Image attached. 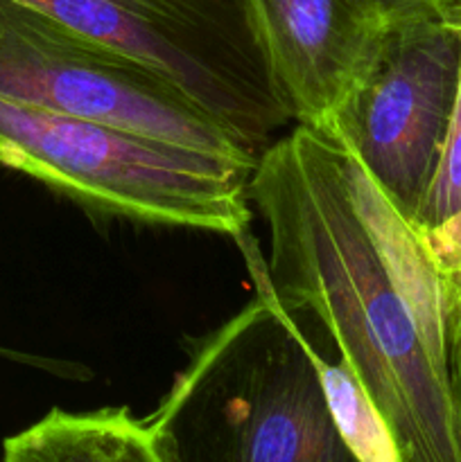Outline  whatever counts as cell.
Instances as JSON below:
<instances>
[{"label":"cell","mask_w":461,"mask_h":462,"mask_svg":"<svg viewBox=\"0 0 461 462\" xmlns=\"http://www.w3.org/2000/svg\"><path fill=\"white\" fill-rule=\"evenodd\" d=\"M265 275L296 323L324 329L402 462H461L443 282L419 233L355 156L296 125L253 167Z\"/></svg>","instance_id":"1"},{"label":"cell","mask_w":461,"mask_h":462,"mask_svg":"<svg viewBox=\"0 0 461 462\" xmlns=\"http://www.w3.org/2000/svg\"><path fill=\"white\" fill-rule=\"evenodd\" d=\"M233 239L256 298L194 346L149 418L179 462H357L310 341L267 282L258 239L249 230Z\"/></svg>","instance_id":"2"},{"label":"cell","mask_w":461,"mask_h":462,"mask_svg":"<svg viewBox=\"0 0 461 462\" xmlns=\"http://www.w3.org/2000/svg\"><path fill=\"white\" fill-rule=\"evenodd\" d=\"M0 165L90 212L147 226L249 230L251 162L226 161L120 126L0 97Z\"/></svg>","instance_id":"3"},{"label":"cell","mask_w":461,"mask_h":462,"mask_svg":"<svg viewBox=\"0 0 461 462\" xmlns=\"http://www.w3.org/2000/svg\"><path fill=\"white\" fill-rule=\"evenodd\" d=\"M174 81L253 158L292 122L242 0H21Z\"/></svg>","instance_id":"4"},{"label":"cell","mask_w":461,"mask_h":462,"mask_svg":"<svg viewBox=\"0 0 461 462\" xmlns=\"http://www.w3.org/2000/svg\"><path fill=\"white\" fill-rule=\"evenodd\" d=\"M0 97L258 162L165 75L21 0H0Z\"/></svg>","instance_id":"5"},{"label":"cell","mask_w":461,"mask_h":462,"mask_svg":"<svg viewBox=\"0 0 461 462\" xmlns=\"http://www.w3.org/2000/svg\"><path fill=\"white\" fill-rule=\"evenodd\" d=\"M459 68V0L396 9L378 52L321 131L360 161L409 221L441 156Z\"/></svg>","instance_id":"6"},{"label":"cell","mask_w":461,"mask_h":462,"mask_svg":"<svg viewBox=\"0 0 461 462\" xmlns=\"http://www.w3.org/2000/svg\"><path fill=\"white\" fill-rule=\"evenodd\" d=\"M271 88L292 122L325 131L371 63L387 0H242Z\"/></svg>","instance_id":"7"},{"label":"cell","mask_w":461,"mask_h":462,"mask_svg":"<svg viewBox=\"0 0 461 462\" xmlns=\"http://www.w3.org/2000/svg\"><path fill=\"white\" fill-rule=\"evenodd\" d=\"M0 462H179L165 431L129 406L52 409L3 440Z\"/></svg>","instance_id":"8"},{"label":"cell","mask_w":461,"mask_h":462,"mask_svg":"<svg viewBox=\"0 0 461 462\" xmlns=\"http://www.w3.org/2000/svg\"><path fill=\"white\" fill-rule=\"evenodd\" d=\"M459 21H461V0H459ZM461 210V68L459 84H456L455 104H452L450 122H447L446 138H443L441 156H438L437 170H434L432 183L425 192L423 203L416 210L414 219L409 221L414 230L437 228L446 219Z\"/></svg>","instance_id":"9"},{"label":"cell","mask_w":461,"mask_h":462,"mask_svg":"<svg viewBox=\"0 0 461 462\" xmlns=\"http://www.w3.org/2000/svg\"><path fill=\"white\" fill-rule=\"evenodd\" d=\"M419 237L441 278L447 305V298L461 289V210L437 228L419 233Z\"/></svg>","instance_id":"10"},{"label":"cell","mask_w":461,"mask_h":462,"mask_svg":"<svg viewBox=\"0 0 461 462\" xmlns=\"http://www.w3.org/2000/svg\"><path fill=\"white\" fill-rule=\"evenodd\" d=\"M450 370H452V388H455V397L461 413V332L450 341Z\"/></svg>","instance_id":"11"},{"label":"cell","mask_w":461,"mask_h":462,"mask_svg":"<svg viewBox=\"0 0 461 462\" xmlns=\"http://www.w3.org/2000/svg\"><path fill=\"white\" fill-rule=\"evenodd\" d=\"M393 9H402V7H419V5H447L452 0H387Z\"/></svg>","instance_id":"12"},{"label":"cell","mask_w":461,"mask_h":462,"mask_svg":"<svg viewBox=\"0 0 461 462\" xmlns=\"http://www.w3.org/2000/svg\"><path fill=\"white\" fill-rule=\"evenodd\" d=\"M0 355H9V352H7V350H3V347H0Z\"/></svg>","instance_id":"13"}]
</instances>
